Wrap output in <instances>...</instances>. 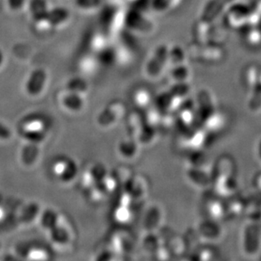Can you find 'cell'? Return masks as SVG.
I'll list each match as a JSON object with an SVG mask.
<instances>
[{"instance_id":"1","label":"cell","mask_w":261,"mask_h":261,"mask_svg":"<svg viewBox=\"0 0 261 261\" xmlns=\"http://www.w3.org/2000/svg\"><path fill=\"white\" fill-rule=\"evenodd\" d=\"M169 49L166 45H161L155 49L152 57L146 65V72L151 75H158L168 64Z\"/></svg>"},{"instance_id":"2","label":"cell","mask_w":261,"mask_h":261,"mask_svg":"<svg viewBox=\"0 0 261 261\" xmlns=\"http://www.w3.org/2000/svg\"><path fill=\"white\" fill-rule=\"evenodd\" d=\"M251 10L246 5L236 4L230 8L229 11H227V24L232 25L233 28L243 25L242 24L246 22L249 20V14Z\"/></svg>"},{"instance_id":"3","label":"cell","mask_w":261,"mask_h":261,"mask_svg":"<svg viewBox=\"0 0 261 261\" xmlns=\"http://www.w3.org/2000/svg\"><path fill=\"white\" fill-rule=\"evenodd\" d=\"M231 0H211L204 8L202 15V20L211 23L216 19V16L219 15L221 10L224 9L227 4H229Z\"/></svg>"},{"instance_id":"4","label":"cell","mask_w":261,"mask_h":261,"mask_svg":"<svg viewBox=\"0 0 261 261\" xmlns=\"http://www.w3.org/2000/svg\"><path fill=\"white\" fill-rule=\"evenodd\" d=\"M46 81V74L43 70L38 69L33 72L28 84V91L32 96H36L42 91Z\"/></svg>"},{"instance_id":"5","label":"cell","mask_w":261,"mask_h":261,"mask_svg":"<svg viewBox=\"0 0 261 261\" xmlns=\"http://www.w3.org/2000/svg\"><path fill=\"white\" fill-rule=\"evenodd\" d=\"M185 51L179 47H174L169 50L168 55V64L172 66L177 64H185Z\"/></svg>"},{"instance_id":"6","label":"cell","mask_w":261,"mask_h":261,"mask_svg":"<svg viewBox=\"0 0 261 261\" xmlns=\"http://www.w3.org/2000/svg\"><path fill=\"white\" fill-rule=\"evenodd\" d=\"M190 70L188 69V67L185 64H177L173 66V70H172V74H173L174 79L178 80L180 82H182L184 80L189 77Z\"/></svg>"},{"instance_id":"7","label":"cell","mask_w":261,"mask_h":261,"mask_svg":"<svg viewBox=\"0 0 261 261\" xmlns=\"http://www.w3.org/2000/svg\"><path fill=\"white\" fill-rule=\"evenodd\" d=\"M56 222H57V216L55 215V212L51 211L45 212L42 217V224L44 227L50 229H55L56 227Z\"/></svg>"},{"instance_id":"8","label":"cell","mask_w":261,"mask_h":261,"mask_svg":"<svg viewBox=\"0 0 261 261\" xmlns=\"http://www.w3.org/2000/svg\"><path fill=\"white\" fill-rule=\"evenodd\" d=\"M37 155V147L35 145H28L23 151V161L27 164H31L35 160Z\"/></svg>"},{"instance_id":"9","label":"cell","mask_w":261,"mask_h":261,"mask_svg":"<svg viewBox=\"0 0 261 261\" xmlns=\"http://www.w3.org/2000/svg\"><path fill=\"white\" fill-rule=\"evenodd\" d=\"M64 102L68 108L73 109V110H78L82 106V99L79 98L75 95L67 96L66 98L64 99Z\"/></svg>"},{"instance_id":"10","label":"cell","mask_w":261,"mask_h":261,"mask_svg":"<svg viewBox=\"0 0 261 261\" xmlns=\"http://www.w3.org/2000/svg\"><path fill=\"white\" fill-rule=\"evenodd\" d=\"M247 42L251 44H257L261 41V33L259 30L252 29L246 33Z\"/></svg>"},{"instance_id":"11","label":"cell","mask_w":261,"mask_h":261,"mask_svg":"<svg viewBox=\"0 0 261 261\" xmlns=\"http://www.w3.org/2000/svg\"><path fill=\"white\" fill-rule=\"evenodd\" d=\"M136 96H137V98H138L136 99V100H137L139 103L141 104V105H143V104H145L146 102L148 103V101L150 100L149 94L145 91H139Z\"/></svg>"},{"instance_id":"12","label":"cell","mask_w":261,"mask_h":261,"mask_svg":"<svg viewBox=\"0 0 261 261\" xmlns=\"http://www.w3.org/2000/svg\"><path fill=\"white\" fill-rule=\"evenodd\" d=\"M10 136H11V132L10 129L3 123H0V138L9 139Z\"/></svg>"},{"instance_id":"13","label":"cell","mask_w":261,"mask_h":261,"mask_svg":"<svg viewBox=\"0 0 261 261\" xmlns=\"http://www.w3.org/2000/svg\"><path fill=\"white\" fill-rule=\"evenodd\" d=\"M2 61H3L2 54H1V53H0V64H1V63H2Z\"/></svg>"}]
</instances>
